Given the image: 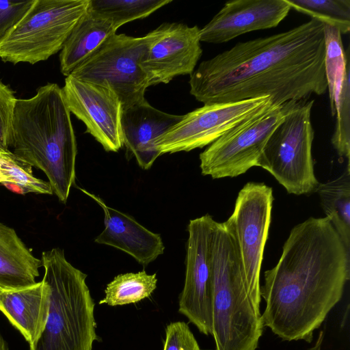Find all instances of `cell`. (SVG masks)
<instances>
[{
    "mask_svg": "<svg viewBox=\"0 0 350 350\" xmlns=\"http://www.w3.org/2000/svg\"><path fill=\"white\" fill-rule=\"evenodd\" d=\"M291 9L307 14L341 34L350 31L349 0H286Z\"/></svg>",
    "mask_w": 350,
    "mask_h": 350,
    "instance_id": "26",
    "label": "cell"
},
{
    "mask_svg": "<svg viewBox=\"0 0 350 350\" xmlns=\"http://www.w3.org/2000/svg\"><path fill=\"white\" fill-rule=\"evenodd\" d=\"M212 332L216 350H256L264 325L243 277L233 239L214 222L211 241Z\"/></svg>",
    "mask_w": 350,
    "mask_h": 350,
    "instance_id": "4",
    "label": "cell"
},
{
    "mask_svg": "<svg viewBox=\"0 0 350 350\" xmlns=\"http://www.w3.org/2000/svg\"><path fill=\"white\" fill-rule=\"evenodd\" d=\"M6 178L0 171V183L4 185L6 183Z\"/></svg>",
    "mask_w": 350,
    "mask_h": 350,
    "instance_id": "33",
    "label": "cell"
},
{
    "mask_svg": "<svg viewBox=\"0 0 350 350\" xmlns=\"http://www.w3.org/2000/svg\"><path fill=\"white\" fill-rule=\"evenodd\" d=\"M291 9L286 0L227 1L200 29V41L221 44L253 31L275 27L286 17Z\"/></svg>",
    "mask_w": 350,
    "mask_h": 350,
    "instance_id": "15",
    "label": "cell"
},
{
    "mask_svg": "<svg viewBox=\"0 0 350 350\" xmlns=\"http://www.w3.org/2000/svg\"><path fill=\"white\" fill-rule=\"evenodd\" d=\"M2 288H0V291L1 290Z\"/></svg>",
    "mask_w": 350,
    "mask_h": 350,
    "instance_id": "35",
    "label": "cell"
},
{
    "mask_svg": "<svg viewBox=\"0 0 350 350\" xmlns=\"http://www.w3.org/2000/svg\"><path fill=\"white\" fill-rule=\"evenodd\" d=\"M215 220L205 215L189 221L185 278L178 312L203 334L212 332L211 241Z\"/></svg>",
    "mask_w": 350,
    "mask_h": 350,
    "instance_id": "12",
    "label": "cell"
},
{
    "mask_svg": "<svg viewBox=\"0 0 350 350\" xmlns=\"http://www.w3.org/2000/svg\"><path fill=\"white\" fill-rule=\"evenodd\" d=\"M90 7V0H34L23 18L0 40L4 62L35 64L62 50Z\"/></svg>",
    "mask_w": 350,
    "mask_h": 350,
    "instance_id": "6",
    "label": "cell"
},
{
    "mask_svg": "<svg viewBox=\"0 0 350 350\" xmlns=\"http://www.w3.org/2000/svg\"><path fill=\"white\" fill-rule=\"evenodd\" d=\"M325 55L324 24L311 18L202 62L190 75L189 92L204 105L262 96L273 105L308 100L327 90Z\"/></svg>",
    "mask_w": 350,
    "mask_h": 350,
    "instance_id": "1",
    "label": "cell"
},
{
    "mask_svg": "<svg viewBox=\"0 0 350 350\" xmlns=\"http://www.w3.org/2000/svg\"><path fill=\"white\" fill-rule=\"evenodd\" d=\"M33 1H0V40L23 18Z\"/></svg>",
    "mask_w": 350,
    "mask_h": 350,
    "instance_id": "30",
    "label": "cell"
},
{
    "mask_svg": "<svg viewBox=\"0 0 350 350\" xmlns=\"http://www.w3.org/2000/svg\"><path fill=\"white\" fill-rule=\"evenodd\" d=\"M350 278V250L327 217L294 226L281 256L264 273V327L283 340L311 342Z\"/></svg>",
    "mask_w": 350,
    "mask_h": 350,
    "instance_id": "2",
    "label": "cell"
},
{
    "mask_svg": "<svg viewBox=\"0 0 350 350\" xmlns=\"http://www.w3.org/2000/svg\"><path fill=\"white\" fill-rule=\"evenodd\" d=\"M314 100L296 101L271 134L256 166L268 171L288 193L309 194L319 186L314 172L311 120Z\"/></svg>",
    "mask_w": 350,
    "mask_h": 350,
    "instance_id": "7",
    "label": "cell"
},
{
    "mask_svg": "<svg viewBox=\"0 0 350 350\" xmlns=\"http://www.w3.org/2000/svg\"><path fill=\"white\" fill-rule=\"evenodd\" d=\"M0 171L6 178L4 186L14 192L53 194L49 183L34 176L32 167L10 150L0 151Z\"/></svg>",
    "mask_w": 350,
    "mask_h": 350,
    "instance_id": "25",
    "label": "cell"
},
{
    "mask_svg": "<svg viewBox=\"0 0 350 350\" xmlns=\"http://www.w3.org/2000/svg\"><path fill=\"white\" fill-rule=\"evenodd\" d=\"M182 117L159 110L147 100L123 109L121 129L126 154L134 157L141 168H150L161 155L155 140Z\"/></svg>",
    "mask_w": 350,
    "mask_h": 350,
    "instance_id": "17",
    "label": "cell"
},
{
    "mask_svg": "<svg viewBox=\"0 0 350 350\" xmlns=\"http://www.w3.org/2000/svg\"><path fill=\"white\" fill-rule=\"evenodd\" d=\"M172 0H90V9L109 19L118 30L123 25L144 18Z\"/></svg>",
    "mask_w": 350,
    "mask_h": 350,
    "instance_id": "24",
    "label": "cell"
},
{
    "mask_svg": "<svg viewBox=\"0 0 350 350\" xmlns=\"http://www.w3.org/2000/svg\"><path fill=\"white\" fill-rule=\"evenodd\" d=\"M163 350H200V348L188 324L175 321L166 326Z\"/></svg>",
    "mask_w": 350,
    "mask_h": 350,
    "instance_id": "29",
    "label": "cell"
},
{
    "mask_svg": "<svg viewBox=\"0 0 350 350\" xmlns=\"http://www.w3.org/2000/svg\"><path fill=\"white\" fill-rule=\"evenodd\" d=\"M17 99L13 90L0 81V149L3 151H8L12 144Z\"/></svg>",
    "mask_w": 350,
    "mask_h": 350,
    "instance_id": "28",
    "label": "cell"
},
{
    "mask_svg": "<svg viewBox=\"0 0 350 350\" xmlns=\"http://www.w3.org/2000/svg\"><path fill=\"white\" fill-rule=\"evenodd\" d=\"M271 105L269 96L204 105L183 115L155 140V146L161 155L203 148Z\"/></svg>",
    "mask_w": 350,
    "mask_h": 350,
    "instance_id": "11",
    "label": "cell"
},
{
    "mask_svg": "<svg viewBox=\"0 0 350 350\" xmlns=\"http://www.w3.org/2000/svg\"><path fill=\"white\" fill-rule=\"evenodd\" d=\"M49 309V288L42 280L33 285L0 291V311L31 345L42 334Z\"/></svg>",
    "mask_w": 350,
    "mask_h": 350,
    "instance_id": "18",
    "label": "cell"
},
{
    "mask_svg": "<svg viewBox=\"0 0 350 350\" xmlns=\"http://www.w3.org/2000/svg\"><path fill=\"white\" fill-rule=\"evenodd\" d=\"M324 331L321 330L319 333L317 339L313 346L306 350H321L323 342L324 339Z\"/></svg>",
    "mask_w": 350,
    "mask_h": 350,
    "instance_id": "31",
    "label": "cell"
},
{
    "mask_svg": "<svg viewBox=\"0 0 350 350\" xmlns=\"http://www.w3.org/2000/svg\"><path fill=\"white\" fill-rule=\"evenodd\" d=\"M341 35L336 28L324 24L325 68L332 116H336L338 98L344 81L350 73L349 49L345 51Z\"/></svg>",
    "mask_w": 350,
    "mask_h": 350,
    "instance_id": "22",
    "label": "cell"
},
{
    "mask_svg": "<svg viewBox=\"0 0 350 350\" xmlns=\"http://www.w3.org/2000/svg\"><path fill=\"white\" fill-rule=\"evenodd\" d=\"M66 105L86 126L105 150L118 152L123 146L121 129L122 103L107 83H97L66 77L62 88Z\"/></svg>",
    "mask_w": 350,
    "mask_h": 350,
    "instance_id": "13",
    "label": "cell"
},
{
    "mask_svg": "<svg viewBox=\"0 0 350 350\" xmlns=\"http://www.w3.org/2000/svg\"><path fill=\"white\" fill-rule=\"evenodd\" d=\"M350 75L344 81L336 105V123L332 144L339 156L350 157Z\"/></svg>",
    "mask_w": 350,
    "mask_h": 350,
    "instance_id": "27",
    "label": "cell"
},
{
    "mask_svg": "<svg viewBox=\"0 0 350 350\" xmlns=\"http://www.w3.org/2000/svg\"><path fill=\"white\" fill-rule=\"evenodd\" d=\"M318 193L322 208L350 250V165L337 178L319 183Z\"/></svg>",
    "mask_w": 350,
    "mask_h": 350,
    "instance_id": "21",
    "label": "cell"
},
{
    "mask_svg": "<svg viewBox=\"0 0 350 350\" xmlns=\"http://www.w3.org/2000/svg\"><path fill=\"white\" fill-rule=\"evenodd\" d=\"M155 30L156 38L141 62L150 86L167 84L180 75H191L202 54L200 29L164 23Z\"/></svg>",
    "mask_w": 350,
    "mask_h": 350,
    "instance_id": "14",
    "label": "cell"
},
{
    "mask_svg": "<svg viewBox=\"0 0 350 350\" xmlns=\"http://www.w3.org/2000/svg\"><path fill=\"white\" fill-rule=\"evenodd\" d=\"M295 102L271 105L211 144L200 154L202 174L213 179L232 178L256 166L271 134Z\"/></svg>",
    "mask_w": 350,
    "mask_h": 350,
    "instance_id": "10",
    "label": "cell"
},
{
    "mask_svg": "<svg viewBox=\"0 0 350 350\" xmlns=\"http://www.w3.org/2000/svg\"><path fill=\"white\" fill-rule=\"evenodd\" d=\"M40 259L49 309L44 330L29 350H92L98 336L87 275L68 261L62 249L43 252Z\"/></svg>",
    "mask_w": 350,
    "mask_h": 350,
    "instance_id": "5",
    "label": "cell"
},
{
    "mask_svg": "<svg viewBox=\"0 0 350 350\" xmlns=\"http://www.w3.org/2000/svg\"><path fill=\"white\" fill-rule=\"evenodd\" d=\"M156 30L142 37L116 33L70 75L90 82L108 83L122 103V110L144 102L150 86L141 66Z\"/></svg>",
    "mask_w": 350,
    "mask_h": 350,
    "instance_id": "8",
    "label": "cell"
},
{
    "mask_svg": "<svg viewBox=\"0 0 350 350\" xmlns=\"http://www.w3.org/2000/svg\"><path fill=\"white\" fill-rule=\"evenodd\" d=\"M273 202L271 187L249 182L239 191L233 212L224 222L236 247L248 295L258 312L260 270Z\"/></svg>",
    "mask_w": 350,
    "mask_h": 350,
    "instance_id": "9",
    "label": "cell"
},
{
    "mask_svg": "<svg viewBox=\"0 0 350 350\" xmlns=\"http://www.w3.org/2000/svg\"><path fill=\"white\" fill-rule=\"evenodd\" d=\"M0 151H3V150H1V149H0Z\"/></svg>",
    "mask_w": 350,
    "mask_h": 350,
    "instance_id": "34",
    "label": "cell"
},
{
    "mask_svg": "<svg viewBox=\"0 0 350 350\" xmlns=\"http://www.w3.org/2000/svg\"><path fill=\"white\" fill-rule=\"evenodd\" d=\"M103 210V230L95 242L120 250L146 266L163 254L165 246L159 234L152 232L133 217L107 206L98 196L79 188Z\"/></svg>",
    "mask_w": 350,
    "mask_h": 350,
    "instance_id": "16",
    "label": "cell"
},
{
    "mask_svg": "<svg viewBox=\"0 0 350 350\" xmlns=\"http://www.w3.org/2000/svg\"><path fill=\"white\" fill-rule=\"evenodd\" d=\"M41 267V259L33 254L15 230L0 222V288L34 284Z\"/></svg>",
    "mask_w": 350,
    "mask_h": 350,
    "instance_id": "20",
    "label": "cell"
},
{
    "mask_svg": "<svg viewBox=\"0 0 350 350\" xmlns=\"http://www.w3.org/2000/svg\"><path fill=\"white\" fill-rule=\"evenodd\" d=\"M117 29L107 18L89 9L66 39L59 55L60 71L66 77L95 53Z\"/></svg>",
    "mask_w": 350,
    "mask_h": 350,
    "instance_id": "19",
    "label": "cell"
},
{
    "mask_svg": "<svg viewBox=\"0 0 350 350\" xmlns=\"http://www.w3.org/2000/svg\"><path fill=\"white\" fill-rule=\"evenodd\" d=\"M157 274L145 271L119 274L105 290V297L98 302L109 306L137 303L149 297L157 288Z\"/></svg>",
    "mask_w": 350,
    "mask_h": 350,
    "instance_id": "23",
    "label": "cell"
},
{
    "mask_svg": "<svg viewBox=\"0 0 350 350\" xmlns=\"http://www.w3.org/2000/svg\"><path fill=\"white\" fill-rule=\"evenodd\" d=\"M0 350H9L7 342L3 337L0 331Z\"/></svg>",
    "mask_w": 350,
    "mask_h": 350,
    "instance_id": "32",
    "label": "cell"
},
{
    "mask_svg": "<svg viewBox=\"0 0 350 350\" xmlns=\"http://www.w3.org/2000/svg\"><path fill=\"white\" fill-rule=\"evenodd\" d=\"M11 147L17 158L46 175L53 194L66 203L75 181L77 146L57 84L47 83L33 96L17 99Z\"/></svg>",
    "mask_w": 350,
    "mask_h": 350,
    "instance_id": "3",
    "label": "cell"
}]
</instances>
